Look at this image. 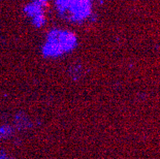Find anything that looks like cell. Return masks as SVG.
Masks as SVG:
<instances>
[{
	"mask_svg": "<svg viewBox=\"0 0 160 159\" xmlns=\"http://www.w3.org/2000/svg\"><path fill=\"white\" fill-rule=\"evenodd\" d=\"M77 45V37L72 32L64 29L51 30L42 46V54L47 57L60 56L72 50Z\"/></svg>",
	"mask_w": 160,
	"mask_h": 159,
	"instance_id": "cell-1",
	"label": "cell"
},
{
	"mask_svg": "<svg viewBox=\"0 0 160 159\" xmlns=\"http://www.w3.org/2000/svg\"><path fill=\"white\" fill-rule=\"evenodd\" d=\"M56 6L61 15L72 21H81L90 12V0H56Z\"/></svg>",
	"mask_w": 160,
	"mask_h": 159,
	"instance_id": "cell-2",
	"label": "cell"
},
{
	"mask_svg": "<svg viewBox=\"0 0 160 159\" xmlns=\"http://www.w3.org/2000/svg\"><path fill=\"white\" fill-rule=\"evenodd\" d=\"M0 159H6L5 154L3 153V151H2V150H0Z\"/></svg>",
	"mask_w": 160,
	"mask_h": 159,
	"instance_id": "cell-3",
	"label": "cell"
}]
</instances>
